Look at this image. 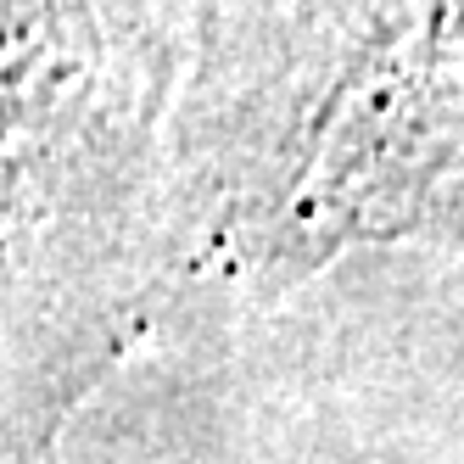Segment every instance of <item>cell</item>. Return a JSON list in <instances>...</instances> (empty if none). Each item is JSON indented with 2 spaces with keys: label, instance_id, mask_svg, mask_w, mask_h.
Masks as SVG:
<instances>
[{
  "label": "cell",
  "instance_id": "obj_1",
  "mask_svg": "<svg viewBox=\"0 0 464 464\" xmlns=\"http://www.w3.org/2000/svg\"><path fill=\"white\" fill-rule=\"evenodd\" d=\"M459 218V0H202L174 90L179 257L291 291Z\"/></svg>",
  "mask_w": 464,
  "mask_h": 464
},
{
  "label": "cell",
  "instance_id": "obj_2",
  "mask_svg": "<svg viewBox=\"0 0 464 464\" xmlns=\"http://www.w3.org/2000/svg\"><path fill=\"white\" fill-rule=\"evenodd\" d=\"M174 257V56L146 0H0V442L56 448Z\"/></svg>",
  "mask_w": 464,
  "mask_h": 464
}]
</instances>
